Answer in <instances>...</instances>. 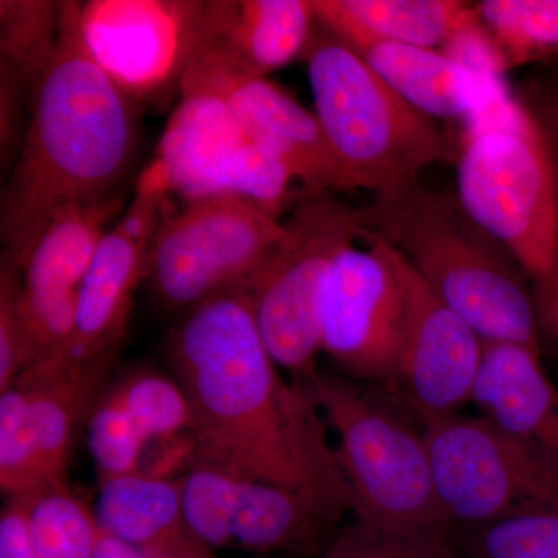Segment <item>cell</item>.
Segmentation results:
<instances>
[{
  "label": "cell",
  "mask_w": 558,
  "mask_h": 558,
  "mask_svg": "<svg viewBox=\"0 0 558 558\" xmlns=\"http://www.w3.org/2000/svg\"><path fill=\"white\" fill-rule=\"evenodd\" d=\"M354 213L359 226L398 250L484 343L520 344L543 354L545 341L526 279L470 218L457 194L417 182L373 194Z\"/></svg>",
  "instance_id": "277c9868"
},
{
  "label": "cell",
  "mask_w": 558,
  "mask_h": 558,
  "mask_svg": "<svg viewBox=\"0 0 558 558\" xmlns=\"http://www.w3.org/2000/svg\"><path fill=\"white\" fill-rule=\"evenodd\" d=\"M391 252L405 296L402 352L391 389L424 424L461 413L470 405L486 343L398 250Z\"/></svg>",
  "instance_id": "2e32d148"
},
{
  "label": "cell",
  "mask_w": 558,
  "mask_h": 558,
  "mask_svg": "<svg viewBox=\"0 0 558 558\" xmlns=\"http://www.w3.org/2000/svg\"><path fill=\"white\" fill-rule=\"evenodd\" d=\"M454 546L461 558H558V508L459 534Z\"/></svg>",
  "instance_id": "f546056e"
},
{
  "label": "cell",
  "mask_w": 558,
  "mask_h": 558,
  "mask_svg": "<svg viewBox=\"0 0 558 558\" xmlns=\"http://www.w3.org/2000/svg\"><path fill=\"white\" fill-rule=\"evenodd\" d=\"M46 484L50 481L40 462L27 392L14 385L0 392V488L3 497L11 498Z\"/></svg>",
  "instance_id": "f1b7e54d"
},
{
  "label": "cell",
  "mask_w": 558,
  "mask_h": 558,
  "mask_svg": "<svg viewBox=\"0 0 558 558\" xmlns=\"http://www.w3.org/2000/svg\"><path fill=\"white\" fill-rule=\"evenodd\" d=\"M0 558H43L20 497L7 498L0 512Z\"/></svg>",
  "instance_id": "d6a6232c"
},
{
  "label": "cell",
  "mask_w": 558,
  "mask_h": 558,
  "mask_svg": "<svg viewBox=\"0 0 558 558\" xmlns=\"http://www.w3.org/2000/svg\"><path fill=\"white\" fill-rule=\"evenodd\" d=\"M343 40L399 97L429 119L465 120L480 112L483 86L454 54L368 36Z\"/></svg>",
  "instance_id": "44dd1931"
},
{
  "label": "cell",
  "mask_w": 558,
  "mask_h": 558,
  "mask_svg": "<svg viewBox=\"0 0 558 558\" xmlns=\"http://www.w3.org/2000/svg\"><path fill=\"white\" fill-rule=\"evenodd\" d=\"M433 483L454 537L558 508V464L480 416L425 422Z\"/></svg>",
  "instance_id": "9c48e42d"
},
{
  "label": "cell",
  "mask_w": 558,
  "mask_h": 558,
  "mask_svg": "<svg viewBox=\"0 0 558 558\" xmlns=\"http://www.w3.org/2000/svg\"><path fill=\"white\" fill-rule=\"evenodd\" d=\"M457 196L526 279L543 341L558 359V157L534 109L499 101L458 150Z\"/></svg>",
  "instance_id": "3957f363"
},
{
  "label": "cell",
  "mask_w": 558,
  "mask_h": 558,
  "mask_svg": "<svg viewBox=\"0 0 558 558\" xmlns=\"http://www.w3.org/2000/svg\"><path fill=\"white\" fill-rule=\"evenodd\" d=\"M124 197L70 205L46 223L21 267L20 304L27 368L58 354L75 326L76 303L92 258ZM25 368V369H27Z\"/></svg>",
  "instance_id": "e0dca14e"
},
{
  "label": "cell",
  "mask_w": 558,
  "mask_h": 558,
  "mask_svg": "<svg viewBox=\"0 0 558 558\" xmlns=\"http://www.w3.org/2000/svg\"><path fill=\"white\" fill-rule=\"evenodd\" d=\"M21 271L10 260L0 263V392L17 384L27 368L20 304Z\"/></svg>",
  "instance_id": "1f68e13d"
},
{
  "label": "cell",
  "mask_w": 558,
  "mask_h": 558,
  "mask_svg": "<svg viewBox=\"0 0 558 558\" xmlns=\"http://www.w3.org/2000/svg\"><path fill=\"white\" fill-rule=\"evenodd\" d=\"M179 97L156 159L171 193L185 202L242 197L279 218L295 182L286 165L245 134L220 98L196 90Z\"/></svg>",
  "instance_id": "30bf717a"
},
{
  "label": "cell",
  "mask_w": 558,
  "mask_h": 558,
  "mask_svg": "<svg viewBox=\"0 0 558 558\" xmlns=\"http://www.w3.org/2000/svg\"><path fill=\"white\" fill-rule=\"evenodd\" d=\"M81 2L64 0L57 50L0 196L2 259L21 270L58 211L120 194L138 148L140 106L92 57Z\"/></svg>",
  "instance_id": "7a4b0ae2"
},
{
  "label": "cell",
  "mask_w": 558,
  "mask_h": 558,
  "mask_svg": "<svg viewBox=\"0 0 558 558\" xmlns=\"http://www.w3.org/2000/svg\"><path fill=\"white\" fill-rule=\"evenodd\" d=\"M168 362L189 399L196 465L289 488L340 523L351 515L328 425L303 381L271 359L247 289L180 315Z\"/></svg>",
  "instance_id": "6da1fadb"
},
{
  "label": "cell",
  "mask_w": 558,
  "mask_h": 558,
  "mask_svg": "<svg viewBox=\"0 0 558 558\" xmlns=\"http://www.w3.org/2000/svg\"><path fill=\"white\" fill-rule=\"evenodd\" d=\"M289 240L250 286L253 314L267 351L293 380L317 373L322 307L341 250L360 241L354 208L332 194L300 197L284 220Z\"/></svg>",
  "instance_id": "ba28073f"
},
{
  "label": "cell",
  "mask_w": 558,
  "mask_h": 558,
  "mask_svg": "<svg viewBox=\"0 0 558 558\" xmlns=\"http://www.w3.org/2000/svg\"><path fill=\"white\" fill-rule=\"evenodd\" d=\"M470 405L476 416L558 464V388L542 352L486 343Z\"/></svg>",
  "instance_id": "d6986e66"
},
{
  "label": "cell",
  "mask_w": 558,
  "mask_h": 558,
  "mask_svg": "<svg viewBox=\"0 0 558 558\" xmlns=\"http://www.w3.org/2000/svg\"><path fill=\"white\" fill-rule=\"evenodd\" d=\"M112 385L148 444L191 432L189 399L172 374L137 368Z\"/></svg>",
  "instance_id": "4316f807"
},
{
  "label": "cell",
  "mask_w": 558,
  "mask_h": 558,
  "mask_svg": "<svg viewBox=\"0 0 558 558\" xmlns=\"http://www.w3.org/2000/svg\"><path fill=\"white\" fill-rule=\"evenodd\" d=\"M473 9L499 69L558 58V0H481Z\"/></svg>",
  "instance_id": "d4e9b609"
},
{
  "label": "cell",
  "mask_w": 558,
  "mask_h": 558,
  "mask_svg": "<svg viewBox=\"0 0 558 558\" xmlns=\"http://www.w3.org/2000/svg\"><path fill=\"white\" fill-rule=\"evenodd\" d=\"M556 92H557V97H558V75H557V78H556Z\"/></svg>",
  "instance_id": "e575fe53"
},
{
  "label": "cell",
  "mask_w": 558,
  "mask_h": 558,
  "mask_svg": "<svg viewBox=\"0 0 558 558\" xmlns=\"http://www.w3.org/2000/svg\"><path fill=\"white\" fill-rule=\"evenodd\" d=\"M95 558H146L128 543L121 542L116 535L98 526Z\"/></svg>",
  "instance_id": "836d02e7"
},
{
  "label": "cell",
  "mask_w": 558,
  "mask_h": 558,
  "mask_svg": "<svg viewBox=\"0 0 558 558\" xmlns=\"http://www.w3.org/2000/svg\"><path fill=\"white\" fill-rule=\"evenodd\" d=\"M362 229V227H360ZM341 250L322 307V354L349 379L391 388L398 376L405 296L391 247L368 230Z\"/></svg>",
  "instance_id": "7c38bea8"
},
{
  "label": "cell",
  "mask_w": 558,
  "mask_h": 558,
  "mask_svg": "<svg viewBox=\"0 0 558 558\" xmlns=\"http://www.w3.org/2000/svg\"><path fill=\"white\" fill-rule=\"evenodd\" d=\"M182 481L142 473L98 486V526L146 558H218L191 529L183 509Z\"/></svg>",
  "instance_id": "ffe728a7"
},
{
  "label": "cell",
  "mask_w": 558,
  "mask_h": 558,
  "mask_svg": "<svg viewBox=\"0 0 558 558\" xmlns=\"http://www.w3.org/2000/svg\"><path fill=\"white\" fill-rule=\"evenodd\" d=\"M170 193L159 167L153 165L140 179L130 207L98 244L81 284L68 344L58 354L28 366L21 377L46 376L119 354L135 292L145 279L150 244L175 211L168 207Z\"/></svg>",
  "instance_id": "8fae6325"
},
{
  "label": "cell",
  "mask_w": 558,
  "mask_h": 558,
  "mask_svg": "<svg viewBox=\"0 0 558 558\" xmlns=\"http://www.w3.org/2000/svg\"><path fill=\"white\" fill-rule=\"evenodd\" d=\"M207 0H89L80 31L94 60L140 108L180 94L201 49Z\"/></svg>",
  "instance_id": "5bb4252c"
},
{
  "label": "cell",
  "mask_w": 558,
  "mask_h": 558,
  "mask_svg": "<svg viewBox=\"0 0 558 558\" xmlns=\"http://www.w3.org/2000/svg\"><path fill=\"white\" fill-rule=\"evenodd\" d=\"M318 558H461L454 539L396 531L354 519Z\"/></svg>",
  "instance_id": "4dcf8cb0"
},
{
  "label": "cell",
  "mask_w": 558,
  "mask_h": 558,
  "mask_svg": "<svg viewBox=\"0 0 558 558\" xmlns=\"http://www.w3.org/2000/svg\"><path fill=\"white\" fill-rule=\"evenodd\" d=\"M87 439L98 486L138 473L148 447L112 384L102 388L87 414Z\"/></svg>",
  "instance_id": "83f0119b"
},
{
  "label": "cell",
  "mask_w": 558,
  "mask_h": 558,
  "mask_svg": "<svg viewBox=\"0 0 558 558\" xmlns=\"http://www.w3.org/2000/svg\"><path fill=\"white\" fill-rule=\"evenodd\" d=\"M332 433L351 517L454 539L433 483L424 422L392 391L318 368L303 381Z\"/></svg>",
  "instance_id": "5b68a950"
},
{
  "label": "cell",
  "mask_w": 558,
  "mask_h": 558,
  "mask_svg": "<svg viewBox=\"0 0 558 558\" xmlns=\"http://www.w3.org/2000/svg\"><path fill=\"white\" fill-rule=\"evenodd\" d=\"M117 357L17 380V387L27 392L40 462L50 483L65 481L73 435L105 388Z\"/></svg>",
  "instance_id": "603a6c76"
},
{
  "label": "cell",
  "mask_w": 558,
  "mask_h": 558,
  "mask_svg": "<svg viewBox=\"0 0 558 558\" xmlns=\"http://www.w3.org/2000/svg\"><path fill=\"white\" fill-rule=\"evenodd\" d=\"M183 90L205 92L226 102L245 134L299 180L300 197L357 190L330 148L317 116L278 84L197 53L183 76Z\"/></svg>",
  "instance_id": "9a60e30c"
},
{
  "label": "cell",
  "mask_w": 558,
  "mask_h": 558,
  "mask_svg": "<svg viewBox=\"0 0 558 558\" xmlns=\"http://www.w3.org/2000/svg\"><path fill=\"white\" fill-rule=\"evenodd\" d=\"M43 558H95L98 523L94 510L65 481L20 497Z\"/></svg>",
  "instance_id": "484cf974"
},
{
  "label": "cell",
  "mask_w": 558,
  "mask_h": 558,
  "mask_svg": "<svg viewBox=\"0 0 558 558\" xmlns=\"http://www.w3.org/2000/svg\"><path fill=\"white\" fill-rule=\"evenodd\" d=\"M315 14L340 39L379 38L442 50L478 25L458 0H314Z\"/></svg>",
  "instance_id": "7402d4cb"
},
{
  "label": "cell",
  "mask_w": 558,
  "mask_h": 558,
  "mask_svg": "<svg viewBox=\"0 0 558 558\" xmlns=\"http://www.w3.org/2000/svg\"><path fill=\"white\" fill-rule=\"evenodd\" d=\"M315 24L314 0H207L197 53L267 78L304 57Z\"/></svg>",
  "instance_id": "ac0fdd59"
},
{
  "label": "cell",
  "mask_w": 558,
  "mask_h": 558,
  "mask_svg": "<svg viewBox=\"0 0 558 558\" xmlns=\"http://www.w3.org/2000/svg\"><path fill=\"white\" fill-rule=\"evenodd\" d=\"M64 0H0V94L32 110L62 27Z\"/></svg>",
  "instance_id": "cb8c5ba5"
},
{
  "label": "cell",
  "mask_w": 558,
  "mask_h": 558,
  "mask_svg": "<svg viewBox=\"0 0 558 558\" xmlns=\"http://www.w3.org/2000/svg\"><path fill=\"white\" fill-rule=\"evenodd\" d=\"M304 60L314 113L355 189H403L421 182L433 165L457 163L438 123L399 97L318 20Z\"/></svg>",
  "instance_id": "8992f818"
},
{
  "label": "cell",
  "mask_w": 558,
  "mask_h": 558,
  "mask_svg": "<svg viewBox=\"0 0 558 558\" xmlns=\"http://www.w3.org/2000/svg\"><path fill=\"white\" fill-rule=\"evenodd\" d=\"M182 499L191 529L213 553L318 558L343 524L289 488L202 465L183 476Z\"/></svg>",
  "instance_id": "4fadbf2b"
},
{
  "label": "cell",
  "mask_w": 558,
  "mask_h": 558,
  "mask_svg": "<svg viewBox=\"0 0 558 558\" xmlns=\"http://www.w3.org/2000/svg\"><path fill=\"white\" fill-rule=\"evenodd\" d=\"M288 240L284 220L242 197L185 202L157 231L145 281L161 310L183 315L248 289Z\"/></svg>",
  "instance_id": "52a82bcc"
}]
</instances>
